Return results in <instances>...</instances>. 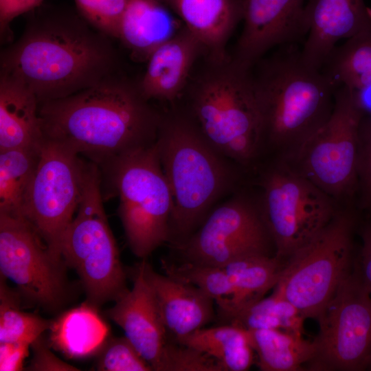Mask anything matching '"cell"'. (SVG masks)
<instances>
[{
	"mask_svg": "<svg viewBox=\"0 0 371 371\" xmlns=\"http://www.w3.org/2000/svg\"><path fill=\"white\" fill-rule=\"evenodd\" d=\"M111 38L78 12L39 8L21 36L1 52V74L27 87L39 103L63 98L119 72Z\"/></svg>",
	"mask_w": 371,
	"mask_h": 371,
	"instance_id": "1",
	"label": "cell"
},
{
	"mask_svg": "<svg viewBox=\"0 0 371 371\" xmlns=\"http://www.w3.org/2000/svg\"><path fill=\"white\" fill-rule=\"evenodd\" d=\"M38 113L44 138L99 168L154 144L163 115L138 81L119 72L69 96L40 102Z\"/></svg>",
	"mask_w": 371,
	"mask_h": 371,
	"instance_id": "2",
	"label": "cell"
},
{
	"mask_svg": "<svg viewBox=\"0 0 371 371\" xmlns=\"http://www.w3.org/2000/svg\"><path fill=\"white\" fill-rule=\"evenodd\" d=\"M179 100L185 102L181 107L206 139L237 165H251L262 152L253 68L238 63L229 53L221 58L203 56Z\"/></svg>",
	"mask_w": 371,
	"mask_h": 371,
	"instance_id": "3",
	"label": "cell"
},
{
	"mask_svg": "<svg viewBox=\"0 0 371 371\" xmlns=\"http://www.w3.org/2000/svg\"><path fill=\"white\" fill-rule=\"evenodd\" d=\"M156 143L172 196L169 242L173 245L188 238L216 202L235 188L238 165L206 139L181 106L163 112Z\"/></svg>",
	"mask_w": 371,
	"mask_h": 371,
	"instance_id": "4",
	"label": "cell"
},
{
	"mask_svg": "<svg viewBox=\"0 0 371 371\" xmlns=\"http://www.w3.org/2000/svg\"><path fill=\"white\" fill-rule=\"evenodd\" d=\"M262 58L254 67L264 147L280 159L294 152L329 118L337 87L306 64L295 44Z\"/></svg>",
	"mask_w": 371,
	"mask_h": 371,
	"instance_id": "5",
	"label": "cell"
},
{
	"mask_svg": "<svg viewBox=\"0 0 371 371\" xmlns=\"http://www.w3.org/2000/svg\"><path fill=\"white\" fill-rule=\"evenodd\" d=\"M99 169L110 196L118 197V215L130 249L145 259L170 237L172 196L156 142Z\"/></svg>",
	"mask_w": 371,
	"mask_h": 371,
	"instance_id": "6",
	"label": "cell"
},
{
	"mask_svg": "<svg viewBox=\"0 0 371 371\" xmlns=\"http://www.w3.org/2000/svg\"><path fill=\"white\" fill-rule=\"evenodd\" d=\"M99 167L89 161L77 214L65 230L60 254L79 276L87 302L98 308L127 289L119 250L103 206Z\"/></svg>",
	"mask_w": 371,
	"mask_h": 371,
	"instance_id": "7",
	"label": "cell"
},
{
	"mask_svg": "<svg viewBox=\"0 0 371 371\" xmlns=\"http://www.w3.org/2000/svg\"><path fill=\"white\" fill-rule=\"evenodd\" d=\"M364 117L359 91L338 87L327 121L294 152L279 159L335 201L352 197L357 191L360 129Z\"/></svg>",
	"mask_w": 371,
	"mask_h": 371,
	"instance_id": "8",
	"label": "cell"
},
{
	"mask_svg": "<svg viewBox=\"0 0 371 371\" xmlns=\"http://www.w3.org/2000/svg\"><path fill=\"white\" fill-rule=\"evenodd\" d=\"M356 220L352 212L338 210L284 265L273 293L292 303L305 319H317L351 271Z\"/></svg>",
	"mask_w": 371,
	"mask_h": 371,
	"instance_id": "9",
	"label": "cell"
},
{
	"mask_svg": "<svg viewBox=\"0 0 371 371\" xmlns=\"http://www.w3.org/2000/svg\"><path fill=\"white\" fill-rule=\"evenodd\" d=\"M260 186V212L281 259L309 243L339 210L334 199L280 159L264 173Z\"/></svg>",
	"mask_w": 371,
	"mask_h": 371,
	"instance_id": "10",
	"label": "cell"
},
{
	"mask_svg": "<svg viewBox=\"0 0 371 371\" xmlns=\"http://www.w3.org/2000/svg\"><path fill=\"white\" fill-rule=\"evenodd\" d=\"M88 164L65 146L43 139L22 216L58 259L63 236L82 198Z\"/></svg>",
	"mask_w": 371,
	"mask_h": 371,
	"instance_id": "11",
	"label": "cell"
},
{
	"mask_svg": "<svg viewBox=\"0 0 371 371\" xmlns=\"http://www.w3.org/2000/svg\"><path fill=\"white\" fill-rule=\"evenodd\" d=\"M319 332L311 362L322 370H361L371 352V294L357 261L317 317Z\"/></svg>",
	"mask_w": 371,
	"mask_h": 371,
	"instance_id": "12",
	"label": "cell"
},
{
	"mask_svg": "<svg viewBox=\"0 0 371 371\" xmlns=\"http://www.w3.org/2000/svg\"><path fill=\"white\" fill-rule=\"evenodd\" d=\"M65 266L23 217L0 214L1 276L14 282L19 294L47 311H58L69 297Z\"/></svg>",
	"mask_w": 371,
	"mask_h": 371,
	"instance_id": "13",
	"label": "cell"
},
{
	"mask_svg": "<svg viewBox=\"0 0 371 371\" xmlns=\"http://www.w3.org/2000/svg\"><path fill=\"white\" fill-rule=\"evenodd\" d=\"M270 242L259 203L236 194L214 207L188 238L172 246L182 262L222 267L243 256L269 254Z\"/></svg>",
	"mask_w": 371,
	"mask_h": 371,
	"instance_id": "14",
	"label": "cell"
},
{
	"mask_svg": "<svg viewBox=\"0 0 371 371\" xmlns=\"http://www.w3.org/2000/svg\"><path fill=\"white\" fill-rule=\"evenodd\" d=\"M242 32L231 56L253 68L274 47L297 43L307 34L304 0H236Z\"/></svg>",
	"mask_w": 371,
	"mask_h": 371,
	"instance_id": "15",
	"label": "cell"
},
{
	"mask_svg": "<svg viewBox=\"0 0 371 371\" xmlns=\"http://www.w3.org/2000/svg\"><path fill=\"white\" fill-rule=\"evenodd\" d=\"M133 286L122 293L107 316L124 331L153 370L157 371L168 333L164 325L153 291L144 269V259L131 273Z\"/></svg>",
	"mask_w": 371,
	"mask_h": 371,
	"instance_id": "16",
	"label": "cell"
},
{
	"mask_svg": "<svg viewBox=\"0 0 371 371\" xmlns=\"http://www.w3.org/2000/svg\"><path fill=\"white\" fill-rule=\"evenodd\" d=\"M304 17L307 34L302 58L322 69L339 41L371 24V10L363 0H308Z\"/></svg>",
	"mask_w": 371,
	"mask_h": 371,
	"instance_id": "17",
	"label": "cell"
},
{
	"mask_svg": "<svg viewBox=\"0 0 371 371\" xmlns=\"http://www.w3.org/2000/svg\"><path fill=\"white\" fill-rule=\"evenodd\" d=\"M205 49L183 25L161 44L146 60L138 80L140 90L149 100L175 104L182 96Z\"/></svg>",
	"mask_w": 371,
	"mask_h": 371,
	"instance_id": "18",
	"label": "cell"
},
{
	"mask_svg": "<svg viewBox=\"0 0 371 371\" xmlns=\"http://www.w3.org/2000/svg\"><path fill=\"white\" fill-rule=\"evenodd\" d=\"M144 269L168 336L175 341L203 328L212 319L214 301L199 288L157 273L145 259Z\"/></svg>",
	"mask_w": 371,
	"mask_h": 371,
	"instance_id": "19",
	"label": "cell"
},
{
	"mask_svg": "<svg viewBox=\"0 0 371 371\" xmlns=\"http://www.w3.org/2000/svg\"><path fill=\"white\" fill-rule=\"evenodd\" d=\"M168 7L201 42L205 55L225 57L227 43L242 21L236 0H158Z\"/></svg>",
	"mask_w": 371,
	"mask_h": 371,
	"instance_id": "20",
	"label": "cell"
},
{
	"mask_svg": "<svg viewBox=\"0 0 371 371\" xmlns=\"http://www.w3.org/2000/svg\"><path fill=\"white\" fill-rule=\"evenodd\" d=\"M158 0H128L118 38L136 62H146L152 52L183 25Z\"/></svg>",
	"mask_w": 371,
	"mask_h": 371,
	"instance_id": "21",
	"label": "cell"
},
{
	"mask_svg": "<svg viewBox=\"0 0 371 371\" xmlns=\"http://www.w3.org/2000/svg\"><path fill=\"white\" fill-rule=\"evenodd\" d=\"M39 101L24 85L0 76V151L39 147L44 139Z\"/></svg>",
	"mask_w": 371,
	"mask_h": 371,
	"instance_id": "22",
	"label": "cell"
},
{
	"mask_svg": "<svg viewBox=\"0 0 371 371\" xmlns=\"http://www.w3.org/2000/svg\"><path fill=\"white\" fill-rule=\"evenodd\" d=\"M49 330V345L71 359L95 354L109 334L97 308L88 302L61 313L51 321Z\"/></svg>",
	"mask_w": 371,
	"mask_h": 371,
	"instance_id": "23",
	"label": "cell"
},
{
	"mask_svg": "<svg viewBox=\"0 0 371 371\" xmlns=\"http://www.w3.org/2000/svg\"><path fill=\"white\" fill-rule=\"evenodd\" d=\"M175 342L207 354L223 371L247 370L254 360L249 331L232 324L202 328Z\"/></svg>",
	"mask_w": 371,
	"mask_h": 371,
	"instance_id": "24",
	"label": "cell"
},
{
	"mask_svg": "<svg viewBox=\"0 0 371 371\" xmlns=\"http://www.w3.org/2000/svg\"><path fill=\"white\" fill-rule=\"evenodd\" d=\"M282 261L276 255L253 254L237 258L222 267L235 290L234 308L226 319L262 299L274 288L284 265Z\"/></svg>",
	"mask_w": 371,
	"mask_h": 371,
	"instance_id": "25",
	"label": "cell"
},
{
	"mask_svg": "<svg viewBox=\"0 0 371 371\" xmlns=\"http://www.w3.org/2000/svg\"><path fill=\"white\" fill-rule=\"evenodd\" d=\"M251 346L263 371H297L315 357L313 341L280 329L249 330Z\"/></svg>",
	"mask_w": 371,
	"mask_h": 371,
	"instance_id": "26",
	"label": "cell"
},
{
	"mask_svg": "<svg viewBox=\"0 0 371 371\" xmlns=\"http://www.w3.org/2000/svg\"><path fill=\"white\" fill-rule=\"evenodd\" d=\"M322 69L337 87H371V24L335 47Z\"/></svg>",
	"mask_w": 371,
	"mask_h": 371,
	"instance_id": "27",
	"label": "cell"
},
{
	"mask_svg": "<svg viewBox=\"0 0 371 371\" xmlns=\"http://www.w3.org/2000/svg\"><path fill=\"white\" fill-rule=\"evenodd\" d=\"M41 146L0 151V214L23 217V206L37 167Z\"/></svg>",
	"mask_w": 371,
	"mask_h": 371,
	"instance_id": "28",
	"label": "cell"
},
{
	"mask_svg": "<svg viewBox=\"0 0 371 371\" xmlns=\"http://www.w3.org/2000/svg\"><path fill=\"white\" fill-rule=\"evenodd\" d=\"M161 265L165 274L190 283L210 297L218 305L223 318L231 314L235 290L229 276L222 267L186 262L175 264L165 260Z\"/></svg>",
	"mask_w": 371,
	"mask_h": 371,
	"instance_id": "29",
	"label": "cell"
},
{
	"mask_svg": "<svg viewBox=\"0 0 371 371\" xmlns=\"http://www.w3.org/2000/svg\"><path fill=\"white\" fill-rule=\"evenodd\" d=\"M1 276L0 343L25 342L32 344L49 330L51 321L23 312L20 308V295L14 292Z\"/></svg>",
	"mask_w": 371,
	"mask_h": 371,
	"instance_id": "30",
	"label": "cell"
},
{
	"mask_svg": "<svg viewBox=\"0 0 371 371\" xmlns=\"http://www.w3.org/2000/svg\"><path fill=\"white\" fill-rule=\"evenodd\" d=\"M95 368L100 371L153 370L125 336L106 339L98 352Z\"/></svg>",
	"mask_w": 371,
	"mask_h": 371,
	"instance_id": "31",
	"label": "cell"
},
{
	"mask_svg": "<svg viewBox=\"0 0 371 371\" xmlns=\"http://www.w3.org/2000/svg\"><path fill=\"white\" fill-rule=\"evenodd\" d=\"M78 13L93 27L118 38L128 0H74Z\"/></svg>",
	"mask_w": 371,
	"mask_h": 371,
	"instance_id": "32",
	"label": "cell"
},
{
	"mask_svg": "<svg viewBox=\"0 0 371 371\" xmlns=\"http://www.w3.org/2000/svg\"><path fill=\"white\" fill-rule=\"evenodd\" d=\"M157 371H223L211 357L192 347L168 341Z\"/></svg>",
	"mask_w": 371,
	"mask_h": 371,
	"instance_id": "33",
	"label": "cell"
},
{
	"mask_svg": "<svg viewBox=\"0 0 371 371\" xmlns=\"http://www.w3.org/2000/svg\"><path fill=\"white\" fill-rule=\"evenodd\" d=\"M355 194L359 207L371 211V120L366 117L360 129Z\"/></svg>",
	"mask_w": 371,
	"mask_h": 371,
	"instance_id": "34",
	"label": "cell"
},
{
	"mask_svg": "<svg viewBox=\"0 0 371 371\" xmlns=\"http://www.w3.org/2000/svg\"><path fill=\"white\" fill-rule=\"evenodd\" d=\"M33 356L27 367L28 370L36 371H74L79 370L58 359L49 349L42 335L32 344Z\"/></svg>",
	"mask_w": 371,
	"mask_h": 371,
	"instance_id": "35",
	"label": "cell"
},
{
	"mask_svg": "<svg viewBox=\"0 0 371 371\" xmlns=\"http://www.w3.org/2000/svg\"><path fill=\"white\" fill-rule=\"evenodd\" d=\"M43 0H0L1 36L10 31V23L18 16L39 7Z\"/></svg>",
	"mask_w": 371,
	"mask_h": 371,
	"instance_id": "36",
	"label": "cell"
},
{
	"mask_svg": "<svg viewBox=\"0 0 371 371\" xmlns=\"http://www.w3.org/2000/svg\"><path fill=\"white\" fill-rule=\"evenodd\" d=\"M30 346L25 342L0 343V370H21Z\"/></svg>",
	"mask_w": 371,
	"mask_h": 371,
	"instance_id": "37",
	"label": "cell"
},
{
	"mask_svg": "<svg viewBox=\"0 0 371 371\" xmlns=\"http://www.w3.org/2000/svg\"><path fill=\"white\" fill-rule=\"evenodd\" d=\"M362 247L357 261L362 280L371 294V220L361 232Z\"/></svg>",
	"mask_w": 371,
	"mask_h": 371,
	"instance_id": "38",
	"label": "cell"
},
{
	"mask_svg": "<svg viewBox=\"0 0 371 371\" xmlns=\"http://www.w3.org/2000/svg\"><path fill=\"white\" fill-rule=\"evenodd\" d=\"M368 366L371 367V352H370V357H369V359H368Z\"/></svg>",
	"mask_w": 371,
	"mask_h": 371,
	"instance_id": "39",
	"label": "cell"
}]
</instances>
